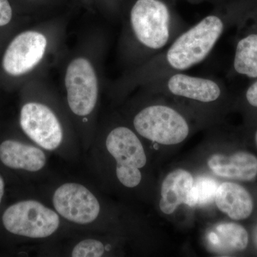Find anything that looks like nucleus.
Returning <instances> with one entry per match:
<instances>
[{"instance_id":"5","label":"nucleus","mask_w":257,"mask_h":257,"mask_svg":"<svg viewBox=\"0 0 257 257\" xmlns=\"http://www.w3.org/2000/svg\"><path fill=\"white\" fill-rule=\"evenodd\" d=\"M146 85L152 92L204 106L218 104L224 94L219 79L184 72L167 74Z\"/></svg>"},{"instance_id":"7","label":"nucleus","mask_w":257,"mask_h":257,"mask_svg":"<svg viewBox=\"0 0 257 257\" xmlns=\"http://www.w3.org/2000/svg\"><path fill=\"white\" fill-rule=\"evenodd\" d=\"M67 103L70 110L78 116H87L95 108L99 86L92 63L84 57L71 61L64 78Z\"/></svg>"},{"instance_id":"18","label":"nucleus","mask_w":257,"mask_h":257,"mask_svg":"<svg viewBox=\"0 0 257 257\" xmlns=\"http://www.w3.org/2000/svg\"><path fill=\"white\" fill-rule=\"evenodd\" d=\"M106 251L104 243L99 240L85 239L74 245L70 252V256L74 257H99L102 256Z\"/></svg>"},{"instance_id":"14","label":"nucleus","mask_w":257,"mask_h":257,"mask_svg":"<svg viewBox=\"0 0 257 257\" xmlns=\"http://www.w3.org/2000/svg\"><path fill=\"white\" fill-rule=\"evenodd\" d=\"M193 183L192 175L182 169L169 174L161 188V211L166 214H171L180 204H185Z\"/></svg>"},{"instance_id":"1","label":"nucleus","mask_w":257,"mask_h":257,"mask_svg":"<svg viewBox=\"0 0 257 257\" xmlns=\"http://www.w3.org/2000/svg\"><path fill=\"white\" fill-rule=\"evenodd\" d=\"M231 16L215 12L204 17L176 37L167 48L140 66L127 83L147 84L174 72H184L202 63L231 25Z\"/></svg>"},{"instance_id":"3","label":"nucleus","mask_w":257,"mask_h":257,"mask_svg":"<svg viewBox=\"0 0 257 257\" xmlns=\"http://www.w3.org/2000/svg\"><path fill=\"white\" fill-rule=\"evenodd\" d=\"M137 133L164 145H177L188 137V120L178 109L167 104H148L138 111L133 118Z\"/></svg>"},{"instance_id":"9","label":"nucleus","mask_w":257,"mask_h":257,"mask_svg":"<svg viewBox=\"0 0 257 257\" xmlns=\"http://www.w3.org/2000/svg\"><path fill=\"white\" fill-rule=\"evenodd\" d=\"M20 123L25 135L47 151H55L63 142L60 120L48 106L42 103L25 104L20 111Z\"/></svg>"},{"instance_id":"21","label":"nucleus","mask_w":257,"mask_h":257,"mask_svg":"<svg viewBox=\"0 0 257 257\" xmlns=\"http://www.w3.org/2000/svg\"><path fill=\"white\" fill-rule=\"evenodd\" d=\"M5 194V182L2 176L0 175V204Z\"/></svg>"},{"instance_id":"17","label":"nucleus","mask_w":257,"mask_h":257,"mask_svg":"<svg viewBox=\"0 0 257 257\" xmlns=\"http://www.w3.org/2000/svg\"><path fill=\"white\" fill-rule=\"evenodd\" d=\"M219 184L209 177H199L194 180L192 188L187 195L185 204L189 207L206 205L215 200Z\"/></svg>"},{"instance_id":"4","label":"nucleus","mask_w":257,"mask_h":257,"mask_svg":"<svg viewBox=\"0 0 257 257\" xmlns=\"http://www.w3.org/2000/svg\"><path fill=\"white\" fill-rule=\"evenodd\" d=\"M2 219L7 231L30 239L50 237L61 224L60 216L55 209L32 199L10 206L3 213Z\"/></svg>"},{"instance_id":"2","label":"nucleus","mask_w":257,"mask_h":257,"mask_svg":"<svg viewBox=\"0 0 257 257\" xmlns=\"http://www.w3.org/2000/svg\"><path fill=\"white\" fill-rule=\"evenodd\" d=\"M187 28L162 0H137L126 24V55L130 60L145 63Z\"/></svg>"},{"instance_id":"10","label":"nucleus","mask_w":257,"mask_h":257,"mask_svg":"<svg viewBox=\"0 0 257 257\" xmlns=\"http://www.w3.org/2000/svg\"><path fill=\"white\" fill-rule=\"evenodd\" d=\"M47 46L46 37L41 32L26 31L20 34L5 51L3 69L13 76L28 73L41 62Z\"/></svg>"},{"instance_id":"11","label":"nucleus","mask_w":257,"mask_h":257,"mask_svg":"<svg viewBox=\"0 0 257 257\" xmlns=\"http://www.w3.org/2000/svg\"><path fill=\"white\" fill-rule=\"evenodd\" d=\"M0 161L9 168L37 172L46 165L47 156L39 147L5 140L0 145Z\"/></svg>"},{"instance_id":"19","label":"nucleus","mask_w":257,"mask_h":257,"mask_svg":"<svg viewBox=\"0 0 257 257\" xmlns=\"http://www.w3.org/2000/svg\"><path fill=\"white\" fill-rule=\"evenodd\" d=\"M13 10L8 0H0V27L5 26L11 21Z\"/></svg>"},{"instance_id":"12","label":"nucleus","mask_w":257,"mask_h":257,"mask_svg":"<svg viewBox=\"0 0 257 257\" xmlns=\"http://www.w3.org/2000/svg\"><path fill=\"white\" fill-rule=\"evenodd\" d=\"M208 166L224 178L249 182L257 177V158L248 152H238L229 156L216 154L209 159Z\"/></svg>"},{"instance_id":"20","label":"nucleus","mask_w":257,"mask_h":257,"mask_svg":"<svg viewBox=\"0 0 257 257\" xmlns=\"http://www.w3.org/2000/svg\"><path fill=\"white\" fill-rule=\"evenodd\" d=\"M245 97L250 106L257 108V80L248 88Z\"/></svg>"},{"instance_id":"16","label":"nucleus","mask_w":257,"mask_h":257,"mask_svg":"<svg viewBox=\"0 0 257 257\" xmlns=\"http://www.w3.org/2000/svg\"><path fill=\"white\" fill-rule=\"evenodd\" d=\"M233 67L236 73L257 78V33L248 34L237 42Z\"/></svg>"},{"instance_id":"15","label":"nucleus","mask_w":257,"mask_h":257,"mask_svg":"<svg viewBox=\"0 0 257 257\" xmlns=\"http://www.w3.org/2000/svg\"><path fill=\"white\" fill-rule=\"evenodd\" d=\"M211 247L219 251L234 252L247 247V231L236 223H221L216 225L208 235Z\"/></svg>"},{"instance_id":"8","label":"nucleus","mask_w":257,"mask_h":257,"mask_svg":"<svg viewBox=\"0 0 257 257\" xmlns=\"http://www.w3.org/2000/svg\"><path fill=\"white\" fill-rule=\"evenodd\" d=\"M52 202L60 217L73 224H91L100 215V203L95 194L77 182L61 184L54 192Z\"/></svg>"},{"instance_id":"13","label":"nucleus","mask_w":257,"mask_h":257,"mask_svg":"<svg viewBox=\"0 0 257 257\" xmlns=\"http://www.w3.org/2000/svg\"><path fill=\"white\" fill-rule=\"evenodd\" d=\"M215 202L219 210L234 220L247 219L253 211L251 194L242 186L234 182H224L219 185Z\"/></svg>"},{"instance_id":"6","label":"nucleus","mask_w":257,"mask_h":257,"mask_svg":"<svg viewBox=\"0 0 257 257\" xmlns=\"http://www.w3.org/2000/svg\"><path fill=\"white\" fill-rule=\"evenodd\" d=\"M105 145L116 162L120 183L128 188L138 187L143 178L140 169L147 164L146 154L138 135L127 126H116L108 134Z\"/></svg>"},{"instance_id":"22","label":"nucleus","mask_w":257,"mask_h":257,"mask_svg":"<svg viewBox=\"0 0 257 257\" xmlns=\"http://www.w3.org/2000/svg\"><path fill=\"white\" fill-rule=\"evenodd\" d=\"M255 142H256V145L257 146V131L256 133V135H255Z\"/></svg>"}]
</instances>
